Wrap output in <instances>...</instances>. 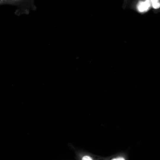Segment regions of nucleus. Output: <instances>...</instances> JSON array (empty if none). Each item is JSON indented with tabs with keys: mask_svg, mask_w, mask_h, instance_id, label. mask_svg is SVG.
<instances>
[{
	"mask_svg": "<svg viewBox=\"0 0 160 160\" xmlns=\"http://www.w3.org/2000/svg\"><path fill=\"white\" fill-rule=\"evenodd\" d=\"M151 5L155 9H158L160 7V4L159 1L156 0H151Z\"/></svg>",
	"mask_w": 160,
	"mask_h": 160,
	"instance_id": "obj_3",
	"label": "nucleus"
},
{
	"mask_svg": "<svg viewBox=\"0 0 160 160\" xmlns=\"http://www.w3.org/2000/svg\"><path fill=\"white\" fill-rule=\"evenodd\" d=\"M151 5V0L140 1L137 5V9L140 12H143L148 10Z\"/></svg>",
	"mask_w": 160,
	"mask_h": 160,
	"instance_id": "obj_2",
	"label": "nucleus"
},
{
	"mask_svg": "<svg viewBox=\"0 0 160 160\" xmlns=\"http://www.w3.org/2000/svg\"><path fill=\"white\" fill-rule=\"evenodd\" d=\"M81 160H93V159L90 156L88 155H85L82 157Z\"/></svg>",
	"mask_w": 160,
	"mask_h": 160,
	"instance_id": "obj_4",
	"label": "nucleus"
},
{
	"mask_svg": "<svg viewBox=\"0 0 160 160\" xmlns=\"http://www.w3.org/2000/svg\"><path fill=\"white\" fill-rule=\"evenodd\" d=\"M111 160H125V159L123 157H119L117 158L113 159Z\"/></svg>",
	"mask_w": 160,
	"mask_h": 160,
	"instance_id": "obj_5",
	"label": "nucleus"
},
{
	"mask_svg": "<svg viewBox=\"0 0 160 160\" xmlns=\"http://www.w3.org/2000/svg\"><path fill=\"white\" fill-rule=\"evenodd\" d=\"M34 2V0H0V6L9 5L17 6V9L16 10L15 14L19 16L23 14H28L31 9L36 10V7Z\"/></svg>",
	"mask_w": 160,
	"mask_h": 160,
	"instance_id": "obj_1",
	"label": "nucleus"
}]
</instances>
